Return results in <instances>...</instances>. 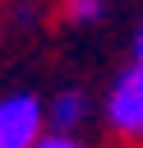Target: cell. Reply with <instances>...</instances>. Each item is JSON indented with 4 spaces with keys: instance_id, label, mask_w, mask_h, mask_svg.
Listing matches in <instances>:
<instances>
[{
    "instance_id": "cell-1",
    "label": "cell",
    "mask_w": 143,
    "mask_h": 148,
    "mask_svg": "<svg viewBox=\"0 0 143 148\" xmlns=\"http://www.w3.org/2000/svg\"><path fill=\"white\" fill-rule=\"evenodd\" d=\"M101 116L120 139H143V65H125L111 79Z\"/></svg>"
},
{
    "instance_id": "cell-2",
    "label": "cell",
    "mask_w": 143,
    "mask_h": 148,
    "mask_svg": "<svg viewBox=\"0 0 143 148\" xmlns=\"http://www.w3.org/2000/svg\"><path fill=\"white\" fill-rule=\"evenodd\" d=\"M46 134V97L5 92L0 97V148H32Z\"/></svg>"
},
{
    "instance_id": "cell-3",
    "label": "cell",
    "mask_w": 143,
    "mask_h": 148,
    "mask_svg": "<svg viewBox=\"0 0 143 148\" xmlns=\"http://www.w3.org/2000/svg\"><path fill=\"white\" fill-rule=\"evenodd\" d=\"M88 92L83 88H60L55 97H46V130L51 134H78V125L88 120Z\"/></svg>"
},
{
    "instance_id": "cell-4",
    "label": "cell",
    "mask_w": 143,
    "mask_h": 148,
    "mask_svg": "<svg viewBox=\"0 0 143 148\" xmlns=\"http://www.w3.org/2000/svg\"><path fill=\"white\" fill-rule=\"evenodd\" d=\"M60 18L65 23H101L106 0H60Z\"/></svg>"
},
{
    "instance_id": "cell-5",
    "label": "cell",
    "mask_w": 143,
    "mask_h": 148,
    "mask_svg": "<svg viewBox=\"0 0 143 148\" xmlns=\"http://www.w3.org/2000/svg\"><path fill=\"white\" fill-rule=\"evenodd\" d=\"M32 148H88V143H83L78 134H51V130H46V134H42Z\"/></svg>"
},
{
    "instance_id": "cell-6",
    "label": "cell",
    "mask_w": 143,
    "mask_h": 148,
    "mask_svg": "<svg viewBox=\"0 0 143 148\" xmlns=\"http://www.w3.org/2000/svg\"><path fill=\"white\" fill-rule=\"evenodd\" d=\"M134 65H143V23H138V32H134Z\"/></svg>"
}]
</instances>
